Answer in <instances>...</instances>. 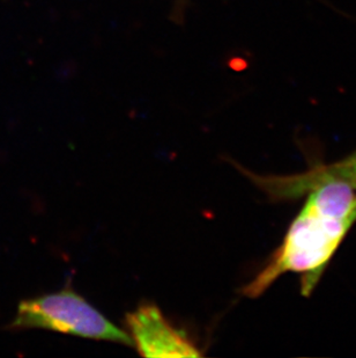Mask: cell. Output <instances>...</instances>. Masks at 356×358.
Wrapping results in <instances>:
<instances>
[{
  "label": "cell",
  "mask_w": 356,
  "mask_h": 358,
  "mask_svg": "<svg viewBox=\"0 0 356 358\" xmlns=\"http://www.w3.org/2000/svg\"><path fill=\"white\" fill-rule=\"evenodd\" d=\"M285 237L242 294L258 298L285 274L299 275L301 294L309 297L356 223V190L327 180L313 187Z\"/></svg>",
  "instance_id": "1"
},
{
  "label": "cell",
  "mask_w": 356,
  "mask_h": 358,
  "mask_svg": "<svg viewBox=\"0 0 356 358\" xmlns=\"http://www.w3.org/2000/svg\"><path fill=\"white\" fill-rule=\"evenodd\" d=\"M8 328L13 331L38 328L133 347L130 335L68 289L20 301Z\"/></svg>",
  "instance_id": "2"
},
{
  "label": "cell",
  "mask_w": 356,
  "mask_h": 358,
  "mask_svg": "<svg viewBox=\"0 0 356 358\" xmlns=\"http://www.w3.org/2000/svg\"><path fill=\"white\" fill-rule=\"evenodd\" d=\"M133 347L144 357H200L198 347L174 327L154 304H142L126 315Z\"/></svg>",
  "instance_id": "3"
},
{
  "label": "cell",
  "mask_w": 356,
  "mask_h": 358,
  "mask_svg": "<svg viewBox=\"0 0 356 358\" xmlns=\"http://www.w3.org/2000/svg\"><path fill=\"white\" fill-rule=\"evenodd\" d=\"M234 166L271 201L276 202L301 199L313 187L327 180L343 181L356 190V150L343 159L331 164H316L306 172L292 176H259L236 162Z\"/></svg>",
  "instance_id": "4"
}]
</instances>
